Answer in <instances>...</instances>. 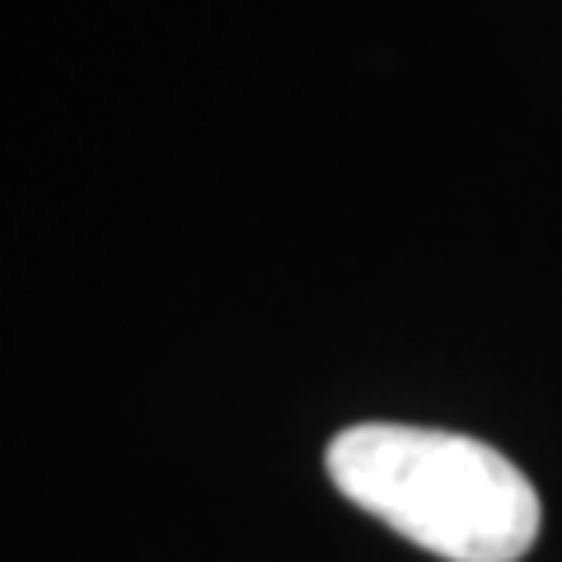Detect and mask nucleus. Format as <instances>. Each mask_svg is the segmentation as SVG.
I'll list each match as a JSON object with an SVG mask.
<instances>
[{"instance_id": "1", "label": "nucleus", "mask_w": 562, "mask_h": 562, "mask_svg": "<svg viewBox=\"0 0 562 562\" xmlns=\"http://www.w3.org/2000/svg\"><path fill=\"white\" fill-rule=\"evenodd\" d=\"M328 479L351 506L450 562H520L539 539V492L473 436L361 422L333 436Z\"/></svg>"}]
</instances>
